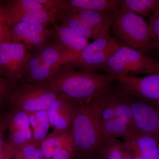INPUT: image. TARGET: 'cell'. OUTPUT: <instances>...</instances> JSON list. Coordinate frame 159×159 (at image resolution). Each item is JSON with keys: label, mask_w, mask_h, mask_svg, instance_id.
<instances>
[{"label": "cell", "mask_w": 159, "mask_h": 159, "mask_svg": "<svg viewBox=\"0 0 159 159\" xmlns=\"http://www.w3.org/2000/svg\"><path fill=\"white\" fill-rule=\"evenodd\" d=\"M114 80L105 74L76 71L62 66L47 83L59 94L86 101L110 92Z\"/></svg>", "instance_id": "obj_1"}, {"label": "cell", "mask_w": 159, "mask_h": 159, "mask_svg": "<svg viewBox=\"0 0 159 159\" xmlns=\"http://www.w3.org/2000/svg\"><path fill=\"white\" fill-rule=\"evenodd\" d=\"M104 95L90 100L79 101L77 104L70 127L76 155L88 156L100 151L102 144L101 114Z\"/></svg>", "instance_id": "obj_2"}, {"label": "cell", "mask_w": 159, "mask_h": 159, "mask_svg": "<svg viewBox=\"0 0 159 159\" xmlns=\"http://www.w3.org/2000/svg\"><path fill=\"white\" fill-rule=\"evenodd\" d=\"M71 56L56 41L31 51L25 74L19 83L48 82L58 69L70 60Z\"/></svg>", "instance_id": "obj_3"}, {"label": "cell", "mask_w": 159, "mask_h": 159, "mask_svg": "<svg viewBox=\"0 0 159 159\" xmlns=\"http://www.w3.org/2000/svg\"><path fill=\"white\" fill-rule=\"evenodd\" d=\"M102 70L113 78L152 74L159 71V61L142 51L119 45Z\"/></svg>", "instance_id": "obj_4"}, {"label": "cell", "mask_w": 159, "mask_h": 159, "mask_svg": "<svg viewBox=\"0 0 159 159\" xmlns=\"http://www.w3.org/2000/svg\"><path fill=\"white\" fill-rule=\"evenodd\" d=\"M114 33L129 47L145 53L155 48L148 25L136 13L120 8L112 13Z\"/></svg>", "instance_id": "obj_5"}, {"label": "cell", "mask_w": 159, "mask_h": 159, "mask_svg": "<svg viewBox=\"0 0 159 159\" xmlns=\"http://www.w3.org/2000/svg\"><path fill=\"white\" fill-rule=\"evenodd\" d=\"M59 95L47 83H19L15 86L3 107L26 112L47 110Z\"/></svg>", "instance_id": "obj_6"}, {"label": "cell", "mask_w": 159, "mask_h": 159, "mask_svg": "<svg viewBox=\"0 0 159 159\" xmlns=\"http://www.w3.org/2000/svg\"><path fill=\"white\" fill-rule=\"evenodd\" d=\"M93 40L63 66L93 73L102 70L119 44L107 34H99Z\"/></svg>", "instance_id": "obj_7"}, {"label": "cell", "mask_w": 159, "mask_h": 159, "mask_svg": "<svg viewBox=\"0 0 159 159\" xmlns=\"http://www.w3.org/2000/svg\"><path fill=\"white\" fill-rule=\"evenodd\" d=\"M31 51L22 43L0 44V75L17 84L25 74Z\"/></svg>", "instance_id": "obj_8"}, {"label": "cell", "mask_w": 159, "mask_h": 159, "mask_svg": "<svg viewBox=\"0 0 159 159\" xmlns=\"http://www.w3.org/2000/svg\"><path fill=\"white\" fill-rule=\"evenodd\" d=\"M114 79L122 94L159 107V71L145 77L126 76Z\"/></svg>", "instance_id": "obj_9"}, {"label": "cell", "mask_w": 159, "mask_h": 159, "mask_svg": "<svg viewBox=\"0 0 159 159\" xmlns=\"http://www.w3.org/2000/svg\"><path fill=\"white\" fill-rule=\"evenodd\" d=\"M124 95L132 113L135 130L140 134L159 137V107Z\"/></svg>", "instance_id": "obj_10"}, {"label": "cell", "mask_w": 159, "mask_h": 159, "mask_svg": "<svg viewBox=\"0 0 159 159\" xmlns=\"http://www.w3.org/2000/svg\"><path fill=\"white\" fill-rule=\"evenodd\" d=\"M9 38L11 42L23 43L31 51L40 49L54 40L52 29L24 22L11 26Z\"/></svg>", "instance_id": "obj_11"}, {"label": "cell", "mask_w": 159, "mask_h": 159, "mask_svg": "<svg viewBox=\"0 0 159 159\" xmlns=\"http://www.w3.org/2000/svg\"><path fill=\"white\" fill-rule=\"evenodd\" d=\"M79 101L60 94L47 110L49 122L54 130L66 132L70 130L74 112Z\"/></svg>", "instance_id": "obj_12"}, {"label": "cell", "mask_w": 159, "mask_h": 159, "mask_svg": "<svg viewBox=\"0 0 159 159\" xmlns=\"http://www.w3.org/2000/svg\"><path fill=\"white\" fill-rule=\"evenodd\" d=\"M51 29L54 40L65 49L71 59L77 56L89 43V39L64 24L54 23Z\"/></svg>", "instance_id": "obj_13"}, {"label": "cell", "mask_w": 159, "mask_h": 159, "mask_svg": "<svg viewBox=\"0 0 159 159\" xmlns=\"http://www.w3.org/2000/svg\"><path fill=\"white\" fill-rule=\"evenodd\" d=\"M0 115L5 121L7 129H17L22 133L27 142H31L33 133L27 112L17 109L3 107L0 108Z\"/></svg>", "instance_id": "obj_14"}, {"label": "cell", "mask_w": 159, "mask_h": 159, "mask_svg": "<svg viewBox=\"0 0 159 159\" xmlns=\"http://www.w3.org/2000/svg\"><path fill=\"white\" fill-rule=\"evenodd\" d=\"M55 23L66 25L88 39H93L99 33L81 20L74 9L64 7L57 11Z\"/></svg>", "instance_id": "obj_15"}, {"label": "cell", "mask_w": 159, "mask_h": 159, "mask_svg": "<svg viewBox=\"0 0 159 159\" xmlns=\"http://www.w3.org/2000/svg\"><path fill=\"white\" fill-rule=\"evenodd\" d=\"M62 148L75 149L70 130L66 132L53 130L40 144L41 150L45 159H51L56 151Z\"/></svg>", "instance_id": "obj_16"}, {"label": "cell", "mask_w": 159, "mask_h": 159, "mask_svg": "<svg viewBox=\"0 0 159 159\" xmlns=\"http://www.w3.org/2000/svg\"><path fill=\"white\" fill-rule=\"evenodd\" d=\"M70 9V8H69ZM81 20L99 34L109 33L112 21V13L73 9Z\"/></svg>", "instance_id": "obj_17"}, {"label": "cell", "mask_w": 159, "mask_h": 159, "mask_svg": "<svg viewBox=\"0 0 159 159\" xmlns=\"http://www.w3.org/2000/svg\"><path fill=\"white\" fill-rule=\"evenodd\" d=\"M57 11L45 8L25 11L9 19V22L11 27L20 22L41 25L47 27L55 23Z\"/></svg>", "instance_id": "obj_18"}, {"label": "cell", "mask_w": 159, "mask_h": 159, "mask_svg": "<svg viewBox=\"0 0 159 159\" xmlns=\"http://www.w3.org/2000/svg\"><path fill=\"white\" fill-rule=\"evenodd\" d=\"M123 139L127 149L142 155L159 147V137L140 134L136 131Z\"/></svg>", "instance_id": "obj_19"}, {"label": "cell", "mask_w": 159, "mask_h": 159, "mask_svg": "<svg viewBox=\"0 0 159 159\" xmlns=\"http://www.w3.org/2000/svg\"><path fill=\"white\" fill-rule=\"evenodd\" d=\"M64 7L113 13L120 8V0H68Z\"/></svg>", "instance_id": "obj_20"}, {"label": "cell", "mask_w": 159, "mask_h": 159, "mask_svg": "<svg viewBox=\"0 0 159 159\" xmlns=\"http://www.w3.org/2000/svg\"><path fill=\"white\" fill-rule=\"evenodd\" d=\"M135 130L125 123L116 118L101 125V135L102 142L107 139L124 138L135 131Z\"/></svg>", "instance_id": "obj_21"}, {"label": "cell", "mask_w": 159, "mask_h": 159, "mask_svg": "<svg viewBox=\"0 0 159 159\" xmlns=\"http://www.w3.org/2000/svg\"><path fill=\"white\" fill-rule=\"evenodd\" d=\"M0 3L8 21L9 19L23 12L45 8L36 0H11Z\"/></svg>", "instance_id": "obj_22"}, {"label": "cell", "mask_w": 159, "mask_h": 159, "mask_svg": "<svg viewBox=\"0 0 159 159\" xmlns=\"http://www.w3.org/2000/svg\"><path fill=\"white\" fill-rule=\"evenodd\" d=\"M158 0H120V8L144 16L154 11Z\"/></svg>", "instance_id": "obj_23"}, {"label": "cell", "mask_w": 159, "mask_h": 159, "mask_svg": "<svg viewBox=\"0 0 159 159\" xmlns=\"http://www.w3.org/2000/svg\"><path fill=\"white\" fill-rule=\"evenodd\" d=\"M116 118L134 129L131 110L125 95L116 90Z\"/></svg>", "instance_id": "obj_24"}, {"label": "cell", "mask_w": 159, "mask_h": 159, "mask_svg": "<svg viewBox=\"0 0 159 159\" xmlns=\"http://www.w3.org/2000/svg\"><path fill=\"white\" fill-rule=\"evenodd\" d=\"M11 159H45L40 145L31 141L16 152Z\"/></svg>", "instance_id": "obj_25"}, {"label": "cell", "mask_w": 159, "mask_h": 159, "mask_svg": "<svg viewBox=\"0 0 159 159\" xmlns=\"http://www.w3.org/2000/svg\"><path fill=\"white\" fill-rule=\"evenodd\" d=\"M124 147V143L117 139H108L102 143L100 151L107 152V159H123Z\"/></svg>", "instance_id": "obj_26"}, {"label": "cell", "mask_w": 159, "mask_h": 159, "mask_svg": "<svg viewBox=\"0 0 159 159\" xmlns=\"http://www.w3.org/2000/svg\"><path fill=\"white\" fill-rule=\"evenodd\" d=\"M9 131L8 143L14 153L16 152L29 143L22 133L17 129L14 127H9L7 129Z\"/></svg>", "instance_id": "obj_27"}, {"label": "cell", "mask_w": 159, "mask_h": 159, "mask_svg": "<svg viewBox=\"0 0 159 159\" xmlns=\"http://www.w3.org/2000/svg\"><path fill=\"white\" fill-rule=\"evenodd\" d=\"M11 26L0 3V44L11 42L9 38V31Z\"/></svg>", "instance_id": "obj_28"}, {"label": "cell", "mask_w": 159, "mask_h": 159, "mask_svg": "<svg viewBox=\"0 0 159 159\" xmlns=\"http://www.w3.org/2000/svg\"><path fill=\"white\" fill-rule=\"evenodd\" d=\"M148 25L155 48L159 50V16L152 15Z\"/></svg>", "instance_id": "obj_29"}, {"label": "cell", "mask_w": 159, "mask_h": 159, "mask_svg": "<svg viewBox=\"0 0 159 159\" xmlns=\"http://www.w3.org/2000/svg\"><path fill=\"white\" fill-rule=\"evenodd\" d=\"M16 85L9 82L0 75V108L5 105Z\"/></svg>", "instance_id": "obj_30"}, {"label": "cell", "mask_w": 159, "mask_h": 159, "mask_svg": "<svg viewBox=\"0 0 159 159\" xmlns=\"http://www.w3.org/2000/svg\"><path fill=\"white\" fill-rule=\"evenodd\" d=\"M51 125L50 123L47 124H39L37 127L32 130L33 137L32 142L40 145L41 142L47 136V134Z\"/></svg>", "instance_id": "obj_31"}, {"label": "cell", "mask_w": 159, "mask_h": 159, "mask_svg": "<svg viewBox=\"0 0 159 159\" xmlns=\"http://www.w3.org/2000/svg\"><path fill=\"white\" fill-rule=\"evenodd\" d=\"M36 2L46 9L58 11L65 7L68 0H36Z\"/></svg>", "instance_id": "obj_32"}, {"label": "cell", "mask_w": 159, "mask_h": 159, "mask_svg": "<svg viewBox=\"0 0 159 159\" xmlns=\"http://www.w3.org/2000/svg\"><path fill=\"white\" fill-rule=\"evenodd\" d=\"M76 156L74 148H62L56 151L51 159H72Z\"/></svg>", "instance_id": "obj_33"}, {"label": "cell", "mask_w": 159, "mask_h": 159, "mask_svg": "<svg viewBox=\"0 0 159 159\" xmlns=\"http://www.w3.org/2000/svg\"><path fill=\"white\" fill-rule=\"evenodd\" d=\"M14 153L7 142H5L4 146L0 150V159H11Z\"/></svg>", "instance_id": "obj_34"}, {"label": "cell", "mask_w": 159, "mask_h": 159, "mask_svg": "<svg viewBox=\"0 0 159 159\" xmlns=\"http://www.w3.org/2000/svg\"><path fill=\"white\" fill-rule=\"evenodd\" d=\"M6 130H7V128L6 123L2 117L0 115V150L2 148L6 142L4 141V134Z\"/></svg>", "instance_id": "obj_35"}, {"label": "cell", "mask_w": 159, "mask_h": 159, "mask_svg": "<svg viewBox=\"0 0 159 159\" xmlns=\"http://www.w3.org/2000/svg\"><path fill=\"white\" fill-rule=\"evenodd\" d=\"M36 118L39 124L50 123L47 110L38 111L35 112Z\"/></svg>", "instance_id": "obj_36"}, {"label": "cell", "mask_w": 159, "mask_h": 159, "mask_svg": "<svg viewBox=\"0 0 159 159\" xmlns=\"http://www.w3.org/2000/svg\"><path fill=\"white\" fill-rule=\"evenodd\" d=\"M142 155L144 159H159V147L154 148Z\"/></svg>", "instance_id": "obj_37"}, {"label": "cell", "mask_w": 159, "mask_h": 159, "mask_svg": "<svg viewBox=\"0 0 159 159\" xmlns=\"http://www.w3.org/2000/svg\"><path fill=\"white\" fill-rule=\"evenodd\" d=\"M27 113L29 117V123L33 130L37 127L39 124L36 115L34 112H29Z\"/></svg>", "instance_id": "obj_38"}, {"label": "cell", "mask_w": 159, "mask_h": 159, "mask_svg": "<svg viewBox=\"0 0 159 159\" xmlns=\"http://www.w3.org/2000/svg\"><path fill=\"white\" fill-rule=\"evenodd\" d=\"M153 14L159 16V0L158 1L156 6L154 10Z\"/></svg>", "instance_id": "obj_39"}, {"label": "cell", "mask_w": 159, "mask_h": 159, "mask_svg": "<svg viewBox=\"0 0 159 159\" xmlns=\"http://www.w3.org/2000/svg\"><path fill=\"white\" fill-rule=\"evenodd\" d=\"M133 159H144L143 156L139 152H135V156L133 158Z\"/></svg>", "instance_id": "obj_40"}, {"label": "cell", "mask_w": 159, "mask_h": 159, "mask_svg": "<svg viewBox=\"0 0 159 159\" xmlns=\"http://www.w3.org/2000/svg\"><path fill=\"white\" fill-rule=\"evenodd\" d=\"M123 159H133L131 156L128 154H125L124 153V158Z\"/></svg>", "instance_id": "obj_41"}]
</instances>
